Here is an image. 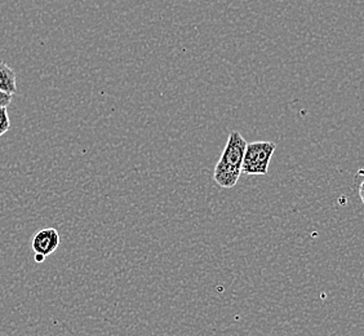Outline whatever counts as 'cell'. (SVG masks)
Instances as JSON below:
<instances>
[{
    "instance_id": "cell-1",
    "label": "cell",
    "mask_w": 364,
    "mask_h": 336,
    "mask_svg": "<svg viewBox=\"0 0 364 336\" xmlns=\"http://www.w3.org/2000/svg\"><path fill=\"white\" fill-rule=\"evenodd\" d=\"M245 149L247 142L245 137L238 131H232L229 135L226 147L213 172V179L218 182V187L224 189H231L237 185L239 177L243 174L242 166Z\"/></svg>"
},
{
    "instance_id": "cell-2",
    "label": "cell",
    "mask_w": 364,
    "mask_h": 336,
    "mask_svg": "<svg viewBox=\"0 0 364 336\" xmlns=\"http://www.w3.org/2000/svg\"><path fill=\"white\" fill-rule=\"evenodd\" d=\"M277 144L272 141H256L247 144L242 172L245 175H267Z\"/></svg>"
},
{
    "instance_id": "cell-3",
    "label": "cell",
    "mask_w": 364,
    "mask_h": 336,
    "mask_svg": "<svg viewBox=\"0 0 364 336\" xmlns=\"http://www.w3.org/2000/svg\"><path fill=\"white\" fill-rule=\"evenodd\" d=\"M61 242L60 234L55 228H44L36 231L31 239V248L36 253L44 255L46 258L56 251Z\"/></svg>"
},
{
    "instance_id": "cell-4",
    "label": "cell",
    "mask_w": 364,
    "mask_h": 336,
    "mask_svg": "<svg viewBox=\"0 0 364 336\" xmlns=\"http://www.w3.org/2000/svg\"><path fill=\"white\" fill-rule=\"evenodd\" d=\"M0 91L14 96L17 92V78L14 69L0 61Z\"/></svg>"
},
{
    "instance_id": "cell-5",
    "label": "cell",
    "mask_w": 364,
    "mask_h": 336,
    "mask_svg": "<svg viewBox=\"0 0 364 336\" xmlns=\"http://www.w3.org/2000/svg\"><path fill=\"white\" fill-rule=\"evenodd\" d=\"M11 127V120L8 115V110L6 106H0V136L8 132Z\"/></svg>"
},
{
    "instance_id": "cell-6",
    "label": "cell",
    "mask_w": 364,
    "mask_h": 336,
    "mask_svg": "<svg viewBox=\"0 0 364 336\" xmlns=\"http://www.w3.org/2000/svg\"><path fill=\"white\" fill-rule=\"evenodd\" d=\"M12 95H8L6 92L0 91V106H6L7 107L12 103Z\"/></svg>"
},
{
    "instance_id": "cell-7",
    "label": "cell",
    "mask_w": 364,
    "mask_h": 336,
    "mask_svg": "<svg viewBox=\"0 0 364 336\" xmlns=\"http://www.w3.org/2000/svg\"><path fill=\"white\" fill-rule=\"evenodd\" d=\"M358 175L364 176V169H359ZM359 196H360V199H362V202H363L364 204V180L360 182V185H359Z\"/></svg>"
},
{
    "instance_id": "cell-8",
    "label": "cell",
    "mask_w": 364,
    "mask_h": 336,
    "mask_svg": "<svg viewBox=\"0 0 364 336\" xmlns=\"http://www.w3.org/2000/svg\"><path fill=\"white\" fill-rule=\"evenodd\" d=\"M34 259H36V261L38 263V264H41V263H43V261L46 260V256H44V255H41V253H36Z\"/></svg>"
}]
</instances>
